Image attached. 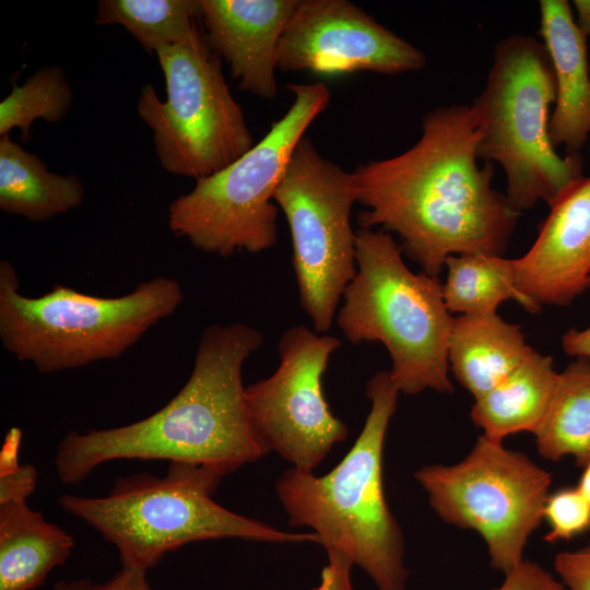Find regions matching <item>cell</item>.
Segmentation results:
<instances>
[{
	"label": "cell",
	"mask_w": 590,
	"mask_h": 590,
	"mask_svg": "<svg viewBox=\"0 0 590 590\" xmlns=\"http://www.w3.org/2000/svg\"><path fill=\"white\" fill-rule=\"evenodd\" d=\"M274 201L290 226L300 305L314 330L324 333L356 273V232L351 225V210L357 202L355 174L323 157L304 137Z\"/></svg>",
	"instance_id": "cell-11"
},
{
	"label": "cell",
	"mask_w": 590,
	"mask_h": 590,
	"mask_svg": "<svg viewBox=\"0 0 590 590\" xmlns=\"http://www.w3.org/2000/svg\"><path fill=\"white\" fill-rule=\"evenodd\" d=\"M516 284L531 314L543 306H568L590 283V177H583L550 206L538 237L514 258Z\"/></svg>",
	"instance_id": "cell-14"
},
{
	"label": "cell",
	"mask_w": 590,
	"mask_h": 590,
	"mask_svg": "<svg viewBox=\"0 0 590 590\" xmlns=\"http://www.w3.org/2000/svg\"><path fill=\"white\" fill-rule=\"evenodd\" d=\"M426 57L347 0H298L280 42L278 69L342 75L417 71Z\"/></svg>",
	"instance_id": "cell-13"
},
{
	"label": "cell",
	"mask_w": 590,
	"mask_h": 590,
	"mask_svg": "<svg viewBox=\"0 0 590 590\" xmlns=\"http://www.w3.org/2000/svg\"><path fill=\"white\" fill-rule=\"evenodd\" d=\"M199 0H101L97 25L125 27L149 54L163 46L193 45L205 38L196 25Z\"/></svg>",
	"instance_id": "cell-23"
},
{
	"label": "cell",
	"mask_w": 590,
	"mask_h": 590,
	"mask_svg": "<svg viewBox=\"0 0 590 590\" xmlns=\"http://www.w3.org/2000/svg\"><path fill=\"white\" fill-rule=\"evenodd\" d=\"M540 456L590 463V359L576 357L558 373L546 415L534 433Z\"/></svg>",
	"instance_id": "cell-21"
},
{
	"label": "cell",
	"mask_w": 590,
	"mask_h": 590,
	"mask_svg": "<svg viewBox=\"0 0 590 590\" xmlns=\"http://www.w3.org/2000/svg\"><path fill=\"white\" fill-rule=\"evenodd\" d=\"M262 342L241 322L205 328L190 377L166 405L132 424L64 435L54 461L59 480L81 483L120 459L191 463L224 476L264 457L270 449L250 421L243 385L244 364Z\"/></svg>",
	"instance_id": "cell-2"
},
{
	"label": "cell",
	"mask_w": 590,
	"mask_h": 590,
	"mask_svg": "<svg viewBox=\"0 0 590 590\" xmlns=\"http://www.w3.org/2000/svg\"><path fill=\"white\" fill-rule=\"evenodd\" d=\"M341 341L306 326L288 328L278 343L280 364L245 387L250 421L269 447L294 468L312 471L349 428L330 410L322 377Z\"/></svg>",
	"instance_id": "cell-12"
},
{
	"label": "cell",
	"mask_w": 590,
	"mask_h": 590,
	"mask_svg": "<svg viewBox=\"0 0 590 590\" xmlns=\"http://www.w3.org/2000/svg\"><path fill=\"white\" fill-rule=\"evenodd\" d=\"M356 273L335 322L353 344L380 342L400 393L452 392L448 342L453 317L439 278L411 271L402 249L382 229L356 231Z\"/></svg>",
	"instance_id": "cell-5"
},
{
	"label": "cell",
	"mask_w": 590,
	"mask_h": 590,
	"mask_svg": "<svg viewBox=\"0 0 590 590\" xmlns=\"http://www.w3.org/2000/svg\"><path fill=\"white\" fill-rule=\"evenodd\" d=\"M13 264L0 261V340L42 374L115 359L184 300L180 283L156 276L119 297H99L56 284L28 297Z\"/></svg>",
	"instance_id": "cell-6"
},
{
	"label": "cell",
	"mask_w": 590,
	"mask_h": 590,
	"mask_svg": "<svg viewBox=\"0 0 590 590\" xmlns=\"http://www.w3.org/2000/svg\"><path fill=\"white\" fill-rule=\"evenodd\" d=\"M52 590H155L146 579V571L129 566H121L109 580L94 582L87 578L64 581L54 585Z\"/></svg>",
	"instance_id": "cell-27"
},
{
	"label": "cell",
	"mask_w": 590,
	"mask_h": 590,
	"mask_svg": "<svg viewBox=\"0 0 590 590\" xmlns=\"http://www.w3.org/2000/svg\"><path fill=\"white\" fill-rule=\"evenodd\" d=\"M493 590H565L564 585L535 562L523 559Z\"/></svg>",
	"instance_id": "cell-28"
},
{
	"label": "cell",
	"mask_w": 590,
	"mask_h": 590,
	"mask_svg": "<svg viewBox=\"0 0 590 590\" xmlns=\"http://www.w3.org/2000/svg\"><path fill=\"white\" fill-rule=\"evenodd\" d=\"M298 0H199L210 48L239 87L267 101L278 94L281 38Z\"/></svg>",
	"instance_id": "cell-15"
},
{
	"label": "cell",
	"mask_w": 590,
	"mask_h": 590,
	"mask_svg": "<svg viewBox=\"0 0 590 590\" xmlns=\"http://www.w3.org/2000/svg\"><path fill=\"white\" fill-rule=\"evenodd\" d=\"M155 56L166 99L144 84L137 113L152 130L157 158L167 173L198 180L224 169L256 144L225 81L221 58L206 38L163 46Z\"/></svg>",
	"instance_id": "cell-9"
},
{
	"label": "cell",
	"mask_w": 590,
	"mask_h": 590,
	"mask_svg": "<svg viewBox=\"0 0 590 590\" xmlns=\"http://www.w3.org/2000/svg\"><path fill=\"white\" fill-rule=\"evenodd\" d=\"M287 87L292 105L258 143L224 169L196 180L170 203L173 234L220 257L258 253L278 243L274 193L297 143L331 98L321 82Z\"/></svg>",
	"instance_id": "cell-8"
},
{
	"label": "cell",
	"mask_w": 590,
	"mask_h": 590,
	"mask_svg": "<svg viewBox=\"0 0 590 590\" xmlns=\"http://www.w3.org/2000/svg\"><path fill=\"white\" fill-rule=\"evenodd\" d=\"M328 565L321 573L320 583L312 590H353L351 568L354 565L346 554L338 550H326Z\"/></svg>",
	"instance_id": "cell-30"
},
{
	"label": "cell",
	"mask_w": 590,
	"mask_h": 590,
	"mask_svg": "<svg viewBox=\"0 0 590 590\" xmlns=\"http://www.w3.org/2000/svg\"><path fill=\"white\" fill-rule=\"evenodd\" d=\"M481 134L471 105L428 111L413 146L354 170L361 227L396 233L402 252L435 278L455 255L503 256L520 212L494 189L493 163L479 165Z\"/></svg>",
	"instance_id": "cell-1"
},
{
	"label": "cell",
	"mask_w": 590,
	"mask_h": 590,
	"mask_svg": "<svg viewBox=\"0 0 590 590\" xmlns=\"http://www.w3.org/2000/svg\"><path fill=\"white\" fill-rule=\"evenodd\" d=\"M543 519L548 524L545 541H567L590 530V503L579 488L564 487L548 495Z\"/></svg>",
	"instance_id": "cell-25"
},
{
	"label": "cell",
	"mask_w": 590,
	"mask_h": 590,
	"mask_svg": "<svg viewBox=\"0 0 590 590\" xmlns=\"http://www.w3.org/2000/svg\"><path fill=\"white\" fill-rule=\"evenodd\" d=\"M73 102V91L62 68L38 69L22 85L12 83L11 92L0 103V137L19 128L22 140L31 138V127L37 119L58 122L67 116Z\"/></svg>",
	"instance_id": "cell-24"
},
{
	"label": "cell",
	"mask_w": 590,
	"mask_h": 590,
	"mask_svg": "<svg viewBox=\"0 0 590 590\" xmlns=\"http://www.w3.org/2000/svg\"><path fill=\"white\" fill-rule=\"evenodd\" d=\"M589 157H590V146H589Z\"/></svg>",
	"instance_id": "cell-34"
},
{
	"label": "cell",
	"mask_w": 590,
	"mask_h": 590,
	"mask_svg": "<svg viewBox=\"0 0 590 590\" xmlns=\"http://www.w3.org/2000/svg\"><path fill=\"white\" fill-rule=\"evenodd\" d=\"M554 569L565 590H590V542L558 553L554 558Z\"/></svg>",
	"instance_id": "cell-26"
},
{
	"label": "cell",
	"mask_w": 590,
	"mask_h": 590,
	"mask_svg": "<svg viewBox=\"0 0 590 590\" xmlns=\"http://www.w3.org/2000/svg\"><path fill=\"white\" fill-rule=\"evenodd\" d=\"M414 477L442 521L482 536L491 566L505 575L524 559L552 483L524 453L483 435L458 463L424 465Z\"/></svg>",
	"instance_id": "cell-10"
},
{
	"label": "cell",
	"mask_w": 590,
	"mask_h": 590,
	"mask_svg": "<svg viewBox=\"0 0 590 590\" xmlns=\"http://www.w3.org/2000/svg\"><path fill=\"white\" fill-rule=\"evenodd\" d=\"M589 288H590V283H589Z\"/></svg>",
	"instance_id": "cell-35"
},
{
	"label": "cell",
	"mask_w": 590,
	"mask_h": 590,
	"mask_svg": "<svg viewBox=\"0 0 590 590\" xmlns=\"http://www.w3.org/2000/svg\"><path fill=\"white\" fill-rule=\"evenodd\" d=\"M370 410L356 441L329 473L285 470L275 492L290 527H308L326 550H338L365 570L378 590H405L402 530L386 502L382 451L399 390L389 371L366 384Z\"/></svg>",
	"instance_id": "cell-3"
},
{
	"label": "cell",
	"mask_w": 590,
	"mask_h": 590,
	"mask_svg": "<svg viewBox=\"0 0 590 590\" xmlns=\"http://www.w3.org/2000/svg\"><path fill=\"white\" fill-rule=\"evenodd\" d=\"M575 22L579 31L588 38L590 37V0H574Z\"/></svg>",
	"instance_id": "cell-32"
},
{
	"label": "cell",
	"mask_w": 590,
	"mask_h": 590,
	"mask_svg": "<svg viewBox=\"0 0 590 590\" xmlns=\"http://www.w3.org/2000/svg\"><path fill=\"white\" fill-rule=\"evenodd\" d=\"M562 347L569 356L590 359V326L566 331L562 338Z\"/></svg>",
	"instance_id": "cell-31"
},
{
	"label": "cell",
	"mask_w": 590,
	"mask_h": 590,
	"mask_svg": "<svg viewBox=\"0 0 590 590\" xmlns=\"http://www.w3.org/2000/svg\"><path fill=\"white\" fill-rule=\"evenodd\" d=\"M557 376L553 357L531 349L505 380L474 399L473 424L484 437L499 442L521 432L534 434L548 410Z\"/></svg>",
	"instance_id": "cell-19"
},
{
	"label": "cell",
	"mask_w": 590,
	"mask_h": 590,
	"mask_svg": "<svg viewBox=\"0 0 590 590\" xmlns=\"http://www.w3.org/2000/svg\"><path fill=\"white\" fill-rule=\"evenodd\" d=\"M531 349L520 326L497 314L459 315L453 318L449 335V369L477 399L505 380Z\"/></svg>",
	"instance_id": "cell-17"
},
{
	"label": "cell",
	"mask_w": 590,
	"mask_h": 590,
	"mask_svg": "<svg viewBox=\"0 0 590 590\" xmlns=\"http://www.w3.org/2000/svg\"><path fill=\"white\" fill-rule=\"evenodd\" d=\"M222 474L202 465L169 462L166 475L120 476L106 496L71 494L60 507L95 529L119 553L121 566L148 571L188 543L219 539L316 542L315 533H292L235 514L213 500Z\"/></svg>",
	"instance_id": "cell-4"
},
{
	"label": "cell",
	"mask_w": 590,
	"mask_h": 590,
	"mask_svg": "<svg viewBox=\"0 0 590 590\" xmlns=\"http://www.w3.org/2000/svg\"><path fill=\"white\" fill-rule=\"evenodd\" d=\"M555 80L543 43L526 35L502 39L482 93L472 103L481 127L477 156L503 168L506 197L519 212L548 206L582 175L579 153L559 155L550 137Z\"/></svg>",
	"instance_id": "cell-7"
},
{
	"label": "cell",
	"mask_w": 590,
	"mask_h": 590,
	"mask_svg": "<svg viewBox=\"0 0 590 590\" xmlns=\"http://www.w3.org/2000/svg\"><path fill=\"white\" fill-rule=\"evenodd\" d=\"M73 538L26 500L0 504V590H34L66 563Z\"/></svg>",
	"instance_id": "cell-18"
},
{
	"label": "cell",
	"mask_w": 590,
	"mask_h": 590,
	"mask_svg": "<svg viewBox=\"0 0 590 590\" xmlns=\"http://www.w3.org/2000/svg\"><path fill=\"white\" fill-rule=\"evenodd\" d=\"M85 191L75 175L51 173L36 154L0 137V209L44 222L81 205Z\"/></svg>",
	"instance_id": "cell-20"
},
{
	"label": "cell",
	"mask_w": 590,
	"mask_h": 590,
	"mask_svg": "<svg viewBox=\"0 0 590 590\" xmlns=\"http://www.w3.org/2000/svg\"><path fill=\"white\" fill-rule=\"evenodd\" d=\"M538 34L555 80L550 137L555 148L577 154L590 134V72L587 37L579 31L566 0H541Z\"/></svg>",
	"instance_id": "cell-16"
},
{
	"label": "cell",
	"mask_w": 590,
	"mask_h": 590,
	"mask_svg": "<svg viewBox=\"0 0 590 590\" xmlns=\"http://www.w3.org/2000/svg\"><path fill=\"white\" fill-rule=\"evenodd\" d=\"M577 487L590 503V463L583 467Z\"/></svg>",
	"instance_id": "cell-33"
},
{
	"label": "cell",
	"mask_w": 590,
	"mask_h": 590,
	"mask_svg": "<svg viewBox=\"0 0 590 590\" xmlns=\"http://www.w3.org/2000/svg\"><path fill=\"white\" fill-rule=\"evenodd\" d=\"M0 504L11 500H26L34 492L37 471L32 464H15L0 469Z\"/></svg>",
	"instance_id": "cell-29"
},
{
	"label": "cell",
	"mask_w": 590,
	"mask_h": 590,
	"mask_svg": "<svg viewBox=\"0 0 590 590\" xmlns=\"http://www.w3.org/2000/svg\"><path fill=\"white\" fill-rule=\"evenodd\" d=\"M445 267L447 278L442 294L450 314L494 315L499 305L509 299L530 311L516 284L514 258L470 252L449 257Z\"/></svg>",
	"instance_id": "cell-22"
}]
</instances>
